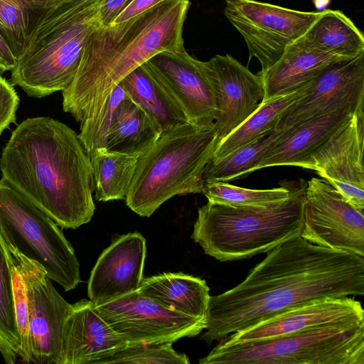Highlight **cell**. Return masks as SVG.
<instances>
[{
    "label": "cell",
    "instance_id": "obj_1",
    "mask_svg": "<svg viewBox=\"0 0 364 364\" xmlns=\"http://www.w3.org/2000/svg\"><path fill=\"white\" fill-rule=\"evenodd\" d=\"M363 294V257L298 237L269 252L237 286L210 296L200 338L219 341L312 300Z\"/></svg>",
    "mask_w": 364,
    "mask_h": 364
},
{
    "label": "cell",
    "instance_id": "obj_2",
    "mask_svg": "<svg viewBox=\"0 0 364 364\" xmlns=\"http://www.w3.org/2000/svg\"><path fill=\"white\" fill-rule=\"evenodd\" d=\"M2 178L58 226L77 229L95 206L90 158L79 135L49 117L16 126L0 158Z\"/></svg>",
    "mask_w": 364,
    "mask_h": 364
},
{
    "label": "cell",
    "instance_id": "obj_3",
    "mask_svg": "<svg viewBox=\"0 0 364 364\" xmlns=\"http://www.w3.org/2000/svg\"><path fill=\"white\" fill-rule=\"evenodd\" d=\"M190 4L167 0L90 35L72 82L62 91L63 109L80 123L78 135L87 153L114 87L154 55L185 50L182 34Z\"/></svg>",
    "mask_w": 364,
    "mask_h": 364
},
{
    "label": "cell",
    "instance_id": "obj_4",
    "mask_svg": "<svg viewBox=\"0 0 364 364\" xmlns=\"http://www.w3.org/2000/svg\"><path fill=\"white\" fill-rule=\"evenodd\" d=\"M306 185L292 188L286 200L264 206L213 202L198 208L192 239L205 254L230 262L267 253L301 237Z\"/></svg>",
    "mask_w": 364,
    "mask_h": 364
},
{
    "label": "cell",
    "instance_id": "obj_5",
    "mask_svg": "<svg viewBox=\"0 0 364 364\" xmlns=\"http://www.w3.org/2000/svg\"><path fill=\"white\" fill-rule=\"evenodd\" d=\"M219 143L214 125L185 122L163 130L139 155L127 205L148 218L175 196L201 193L205 166Z\"/></svg>",
    "mask_w": 364,
    "mask_h": 364
},
{
    "label": "cell",
    "instance_id": "obj_6",
    "mask_svg": "<svg viewBox=\"0 0 364 364\" xmlns=\"http://www.w3.org/2000/svg\"><path fill=\"white\" fill-rule=\"evenodd\" d=\"M104 1L66 0L54 9L34 33L9 82L38 98L66 89L89 37L101 26Z\"/></svg>",
    "mask_w": 364,
    "mask_h": 364
},
{
    "label": "cell",
    "instance_id": "obj_7",
    "mask_svg": "<svg viewBox=\"0 0 364 364\" xmlns=\"http://www.w3.org/2000/svg\"><path fill=\"white\" fill-rule=\"evenodd\" d=\"M219 341L200 364H364V323L331 325L252 341Z\"/></svg>",
    "mask_w": 364,
    "mask_h": 364
},
{
    "label": "cell",
    "instance_id": "obj_8",
    "mask_svg": "<svg viewBox=\"0 0 364 364\" xmlns=\"http://www.w3.org/2000/svg\"><path fill=\"white\" fill-rule=\"evenodd\" d=\"M0 234L20 253L41 264L65 291L80 282L79 262L60 226L2 178Z\"/></svg>",
    "mask_w": 364,
    "mask_h": 364
},
{
    "label": "cell",
    "instance_id": "obj_9",
    "mask_svg": "<svg viewBox=\"0 0 364 364\" xmlns=\"http://www.w3.org/2000/svg\"><path fill=\"white\" fill-rule=\"evenodd\" d=\"M224 14L241 34L248 61L256 58L263 73L282 56L286 48L301 37L321 11H301L255 0H225Z\"/></svg>",
    "mask_w": 364,
    "mask_h": 364
},
{
    "label": "cell",
    "instance_id": "obj_10",
    "mask_svg": "<svg viewBox=\"0 0 364 364\" xmlns=\"http://www.w3.org/2000/svg\"><path fill=\"white\" fill-rule=\"evenodd\" d=\"M4 240L26 289L29 311L28 363L57 364L63 326L71 304L55 289L41 264Z\"/></svg>",
    "mask_w": 364,
    "mask_h": 364
},
{
    "label": "cell",
    "instance_id": "obj_11",
    "mask_svg": "<svg viewBox=\"0 0 364 364\" xmlns=\"http://www.w3.org/2000/svg\"><path fill=\"white\" fill-rule=\"evenodd\" d=\"M96 307L128 346L173 343L200 334L206 326V319L168 309L138 291Z\"/></svg>",
    "mask_w": 364,
    "mask_h": 364
},
{
    "label": "cell",
    "instance_id": "obj_12",
    "mask_svg": "<svg viewBox=\"0 0 364 364\" xmlns=\"http://www.w3.org/2000/svg\"><path fill=\"white\" fill-rule=\"evenodd\" d=\"M323 178L305 188L301 237L321 247L364 257V215Z\"/></svg>",
    "mask_w": 364,
    "mask_h": 364
},
{
    "label": "cell",
    "instance_id": "obj_13",
    "mask_svg": "<svg viewBox=\"0 0 364 364\" xmlns=\"http://www.w3.org/2000/svg\"><path fill=\"white\" fill-rule=\"evenodd\" d=\"M364 106V54L339 60L314 78L307 92L282 114L276 129L296 127L338 111Z\"/></svg>",
    "mask_w": 364,
    "mask_h": 364
},
{
    "label": "cell",
    "instance_id": "obj_14",
    "mask_svg": "<svg viewBox=\"0 0 364 364\" xmlns=\"http://www.w3.org/2000/svg\"><path fill=\"white\" fill-rule=\"evenodd\" d=\"M360 107L309 159L315 171L351 205L364 211V113Z\"/></svg>",
    "mask_w": 364,
    "mask_h": 364
},
{
    "label": "cell",
    "instance_id": "obj_15",
    "mask_svg": "<svg viewBox=\"0 0 364 364\" xmlns=\"http://www.w3.org/2000/svg\"><path fill=\"white\" fill-rule=\"evenodd\" d=\"M204 63L213 84L214 127L220 141L263 104L264 83L261 75L229 54L216 55Z\"/></svg>",
    "mask_w": 364,
    "mask_h": 364
},
{
    "label": "cell",
    "instance_id": "obj_16",
    "mask_svg": "<svg viewBox=\"0 0 364 364\" xmlns=\"http://www.w3.org/2000/svg\"><path fill=\"white\" fill-rule=\"evenodd\" d=\"M149 60L180 104L188 122L203 127L213 126L215 91L205 63L192 57L186 50L160 53Z\"/></svg>",
    "mask_w": 364,
    "mask_h": 364
},
{
    "label": "cell",
    "instance_id": "obj_17",
    "mask_svg": "<svg viewBox=\"0 0 364 364\" xmlns=\"http://www.w3.org/2000/svg\"><path fill=\"white\" fill-rule=\"evenodd\" d=\"M364 323L361 303L352 296L326 297L291 308L223 338L252 341L331 325Z\"/></svg>",
    "mask_w": 364,
    "mask_h": 364
},
{
    "label": "cell",
    "instance_id": "obj_18",
    "mask_svg": "<svg viewBox=\"0 0 364 364\" xmlns=\"http://www.w3.org/2000/svg\"><path fill=\"white\" fill-rule=\"evenodd\" d=\"M145 238L130 232L115 239L100 255L88 281L90 300L100 306L137 291L143 279Z\"/></svg>",
    "mask_w": 364,
    "mask_h": 364
},
{
    "label": "cell",
    "instance_id": "obj_19",
    "mask_svg": "<svg viewBox=\"0 0 364 364\" xmlns=\"http://www.w3.org/2000/svg\"><path fill=\"white\" fill-rule=\"evenodd\" d=\"M128 343L87 299L71 304L63 326L57 364H102Z\"/></svg>",
    "mask_w": 364,
    "mask_h": 364
},
{
    "label": "cell",
    "instance_id": "obj_20",
    "mask_svg": "<svg viewBox=\"0 0 364 364\" xmlns=\"http://www.w3.org/2000/svg\"><path fill=\"white\" fill-rule=\"evenodd\" d=\"M346 59L349 58L311 48L298 38L286 48L273 66L258 73L264 87L263 103L296 90L333 63Z\"/></svg>",
    "mask_w": 364,
    "mask_h": 364
},
{
    "label": "cell",
    "instance_id": "obj_21",
    "mask_svg": "<svg viewBox=\"0 0 364 364\" xmlns=\"http://www.w3.org/2000/svg\"><path fill=\"white\" fill-rule=\"evenodd\" d=\"M358 109L338 111L289 127L287 134L275 143L255 171L275 166L305 168L309 159Z\"/></svg>",
    "mask_w": 364,
    "mask_h": 364
},
{
    "label": "cell",
    "instance_id": "obj_22",
    "mask_svg": "<svg viewBox=\"0 0 364 364\" xmlns=\"http://www.w3.org/2000/svg\"><path fill=\"white\" fill-rule=\"evenodd\" d=\"M119 84L127 97L146 112L161 132L188 122L180 104L150 60L132 70Z\"/></svg>",
    "mask_w": 364,
    "mask_h": 364
},
{
    "label": "cell",
    "instance_id": "obj_23",
    "mask_svg": "<svg viewBox=\"0 0 364 364\" xmlns=\"http://www.w3.org/2000/svg\"><path fill=\"white\" fill-rule=\"evenodd\" d=\"M137 291L168 309L206 319L210 295L203 279L182 272L163 273L142 279Z\"/></svg>",
    "mask_w": 364,
    "mask_h": 364
},
{
    "label": "cell",
    "instance_id": "obj_24",
    "mask_svg": "<svg viewBox=\"0 0 364 364\" xmlns=\"http://www.w3.org/2000/svg\"><path fill=\"white\" fill-rule=\"evenodd\" d=\"M300 38L311 48L346 58L364 54L363 33L339 10L321 11Z\"/></svg>",
    "mask_w": 364,
    "mask_h": 364
},
{
    "label": "cell",
    "instance_id": "obj_25",
    "mask_svg": "<svg viewBox=\"0 0 364 364\" xmlns=\"http://www.w3.org/2000/svg\"><path fill=\"white\" fill-rule=\"evenodd\" d=\"M161 132L146 112L127 97L114 111L105 148L112 151L140 155Z\"/></svg>",
    "mask_w": 364,
    "mask_h": 364
},
{
    "label": "cell",
    "instance_id": "obj_26",
    "mask_svg": "<svg viewBox=\"0 0 364 364\" xmlns=\"http://www.w3.org/2000/svg\"><path fill=\"white\" fill-rule=\"evenodd\" d=\"M66 0H0V34L17 61L39 25Z\"/></svg>",
    "mask_w": 364,
    "mask_h": 364
},
{
    "label": "cell",
    "instance_id": "obj_27",
    "mask_svg": "<svg viewBox=\"0 0 364 364\" xmlns=\"http://www.w3.org/2000/svg\"><path fill=\"white\" fill-rule=\"evenodd\" d=\"M313 80L286 95L264 102L237 129L220 141L212 157L226 156L276 129L282 114L291 104L307 92Z\"/></svg>",
    "mask_w": 364,
    "mask_h": 364
},
{
    "label": "cell",
    "instance_id": "obj_28",
    "mask_svg": "<svg viewBox=\"0 0 364 364\" xmlns=\"http://www.w3.org/2000/svg\"><path fill=\"white\" fill-rule=\"evenodd\" d=\"M139 155L96 149L90 154L95 197L98 201L125 199Z\"/></svg>",
    "mask_w": 364,
    "mask_h": 364
},
{
    "label": "cell",
    "instance_id": "obj_29",
    "mask_svg": "<svg viewBox=\"0 0 364 364\" xmlns=\"http://www.w3.org/2000/svg\"><path fill=\"white\" fill-rule=\"evenodd\" d=\"M289 129H274L226 156L211 157L203 173L205 183L230 182L255 171L264 156L278 140L287 134Z\"/></svg>",
    "mask_w": 364,
    "mask_h": 364
},
{
    "label": "cell",
    "instance_id": "obj_30",
    "mask_svg": "<svg viewBox=\"0 0 364 364\" xmlns=\"http://www.w3.org/2000/svg\"><path fill=\"white\" fill-rule=\"evenodd\" d=\"M0 353L7 364L22 358V346L16 324L12 278L0 234Z\"/></svg>",
    "mask_w": 364,
    "mask_h": 364
},
{
    "label": "cell",
    "instance_id": "obj_31",
    "mask_svg": "<svg viewBox=\"0 0 364 364\" xmlns=\"http://www.w3.org/2000/svg\"><path fill=\"white\" fill-rule=\"evenodd\" d=\"M292 188L282 186L271 189H250L228 182L205 183L202 193L208 201L231 206H264L286 200Z\"/></svg>",
    "mask_w": 364,
    "mask_h": 364
},
{
    "label": "cell",
    "instance_id": "obj_32",
    "mask_svg": "<svg viewBox=\"0 0 364 364\" xmlns=\"http://www.w3.org/2000/svg\"><path fill=\"white\" fill-rule=\"evenodd\" d=\"M188 364V356L176 351L172 343L127 346L102 364Z\"/></svg>",
    "mask_w": 364,
    "mask_h": 364
},
{
    "label": "cell",
    "instance_id": "obj_33",
    "mask_svg": "<svg viewBox=\"0 0 364 364\" xmlns=\"http://www.w3.org/2000/svg\"><path fill=\"white\" fill-rule=\"evenodd\" d=\"M2 240L11 272L16 320L22 346L23 355L21 359L24 363H28L29 311L26 289L23 277L16 267L11 254L3 238Z\"/></svg>",
    "mask_w": 364,
    "mask_h": 364
},
{
    "label": "cell",
    "instance_id": "obj_34",
    "mask_svg": "<svg viewBox=\"0 0 364 364\" xmlns=\"http://www.w3.org/2000/svg\"><path fill=\"white\" fill-rule=\"evenodd\" d=\"M19 97L14 85L0 75V135L16 122Z\"/></svg>",
    "mask_w": 364,
    "mask_h": 364
},
{
    "label": "cell",
    "instance_id": "obj_35",
    "mask_svg": "<svg viewBox=\"0 0 364 364\" xmlns=\"http://www.w3.org/2000/svg\"><path fill=\"white\" fill-rule=\"evenodd\" d=\"M134 0H105L100 9L99 19L101 26L112 24L117 16L124 11Z\"/></svg>",
    "mask_w": 364,
    "mask_h": 364
},
{
    "label": "cell",
    "instance_id": "obj_36",
    "mask_svg": "<svg viewBox=\"0 0 364 364\" xmlns=\"http://www.w3.org/2000/svg\"><path fill=\"white\" fill-rule=\"evenodd\" d=\"M166 1L167 0H134L125 10L117 16L112 25L127 21Z\"/></svg>",
    "mask_w": 364,
    "mask_h": 364
},
{
    "label": "cell",
    "instance_id": "obj_37",
    "mask_svg": "<svg viewBox=\"0 0 364 364\" xmlns=\"http://www.w3.org/2000/svg\"><path fill=\"white\" fill-rule=\"evenodd\" d=\"M17 64V60L10 47L0 34V70L12 71Z\"/></svg>",
    "mask_w": 364,
    "mask_h": 364
},
{
    "label": "cell",
    "instance_id": "obj_38",
    "mask_svg": "<svg viewBox=\"0 0 364 364\" xmlns=\"http://www.w3.org/2000/svg\"><path fill=\"white\" fill-rule=\"evenodd\" d=\"M315 6L321 11L329 4V0H313Z\"/></svg>",
    "mask_w": 364,
    "mask_h": 364
}]
</instances>
